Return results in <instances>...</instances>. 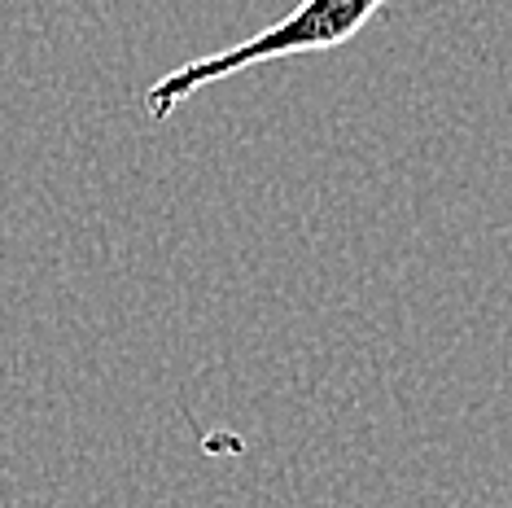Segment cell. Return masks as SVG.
<instances>
[{
    "mask_svg": "<svg viewBox=\"0 0 512 508\" xmlns=\"http://www.w3.org/2000/svg\"><path fill=\"white\" fill-rule=\"evenodd\" d=\"M504 508H512V504H504Z\"/></svg>",
    "mask_w": 512,
    "mask_h": 508,
    "instance_id": "2",
    "label": "cell"
},
{
    "mask_svg": "<svg viewBox=\"0 0 512 508\" xmlns=\"http://www.w3.org/2000/svg\"><path fill=\"white\" fill-rule=\"evenodd\" d=\"M386 0H302L289 9L281 22L254 31L250 40H237L232 49H219L211 57H193V62L176 66L162 79H154L145 92V114L154 123L171 119L193 92L232 79L259 62H281V57H307V53H329L351 44L372 18L381 14Z\"/></svg>",
    "mask_w": 512,
    "mask_h": 508,
    "instance_id": "1",
    "label": "cell"
}]
</instances>
